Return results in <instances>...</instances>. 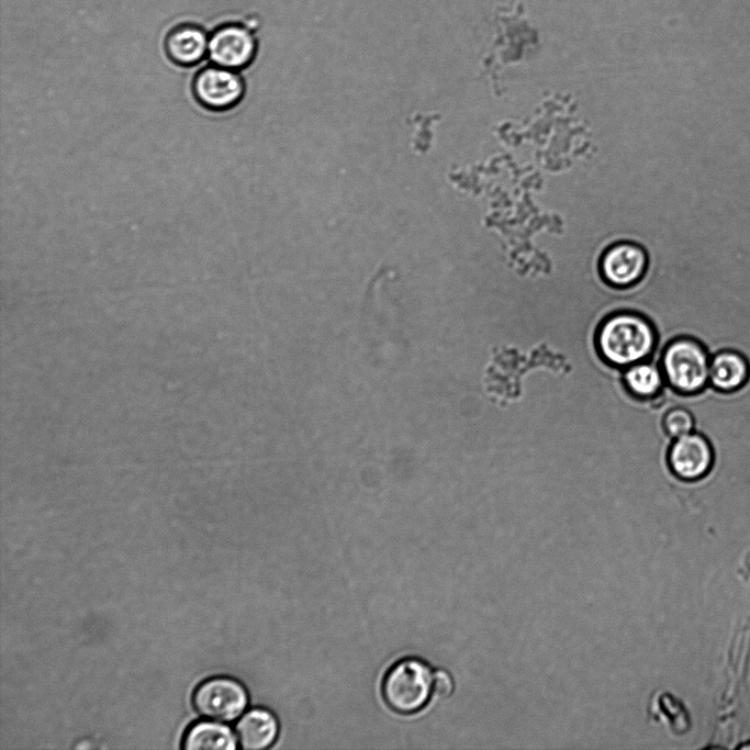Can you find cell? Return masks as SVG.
<instances>
[{"label": "cell", "instance_id": "cell-7", "mask_svg": "<svg viewBox=\"0 0 750 750\" xmlns=\"http://www.w3.org/2000/svg\"><path fill=\"white\" fill-rule=\"evenodd\" d=\"M672 473L687 483L705 478L714 464V450L708 438L691 432L672 440L668 451Z\"/></svg>", "mask_w": 750, "mask_h": 750}, {"label": "cell", "instance_id": "cell-3", "mask_svg": "<svg viewBox=\"0 0 750 750\" xmlns=\"http://www.w3.org/2000/svg\"><path fill=\"white\" fill-rule=\"evenodd\" d=\"M434 674L430 668L415 658L403 659L387 672L382 695L388 706L400 714L421 710L433 694Z\"/></svg>", "mask_w": 750, "mask_h": 750}, {"label": "cell", "instance_id": "cell-11", "mask_svg": "<svg viewBox=\"0 0 750 750\" xmlns=\"http://www.w3.org/2000/svg\"><path fill=\"white\" fill-rule=\"evenodd\" d=\"M279 734L276 716L266 708H253L236 725V738L245 750H264L272 746Z\"/></svg>", "mask_w": 750, "mask_h": 750}, {"label": "cell", "instance_id": "cell-2", "mask_svg": "<svg viewBox=\"0 0 750 750\" xmlns=\"http://www.w3.org/2000/svg\"><path fill=\"white\" fill-rule=\"evenodd\" d=\"M710 357L694 336H679L663 350L661 369L665 382L678 393L694 396L709 383Z\"/></svg>", "mask_w": 750, "mask_h": 750}, {"label": "cell", "instance_id": "cell-15", "mask_svg": "<svg viewBox=\"0 0 750 750\" xmlns=\"http://www.w3.org/2000/svg\"><path fill=\"white\" fill-rule=\"evenodd\" d=\"M454 691V681L450 674L444 670L434 673L433 693L437 697H448Z\"/></svg>", "mask_w": 750, "mask_h": 750}, {"label": "cell", "instance_id": "cell-8", "mask_svg": "<svg viewBox=\"0 0 750 750\" xmlns=\"http://www.w3.org/2000/svg\"><path fill=\"white\" fill-rule=\"evenodd\" d=\"M257 43L251 32L238 24L217 27L209 37V57L214 65L242 70L255 58Z\"/></svg>", "mask_w": 750, "mask_h": 750}, {"label": "cell", "instance_id": "cell-6", "mask_svg": "<svg viewBox=\"0 0 750 750\" xmlns=\"http://www.w3.org/2000/svg\"><path fill=\"white\" fill-rule=\"evenodd\" d=\"M246 92L242 76L217 65L198 71L192 81V93L205 109L222 112L240 103Z\"/></svg>", "mask_w": 750, "mask_h": 750}, {"label": "cell", "instance_id": "cell-5", "mask_svg": "<svg viewBox=\"0 0 750 750\" xmlns=\"http://www.w3.org/2000/svg\"><path fill=\"white\" fill-rule=\"evenodd\" d=\"M192 703L202 717L228 723L244 713L248 704V695L238 681L230 678H213L197 687Z\"/></svg>", "mask_w": 750, "mask_h": 750}, {"label": "cell", "instance_id": "cell-9", "mask_svg": "<svg viewBox=\"0 0 750 750\" xmlns=\"http://www.w3.org/2000/svg\"><path fill=\"white\" fill-rule=\"evenodd\" d=\"M165 51L168 58L176 65L191 67L200 63L208 53L209 37L197 25H179L166 36Z\"/></svg>", "mask_w": 750, "mask_h": 750}, {"label": "cell", "instance_id": "cell-4", "mask_svg": "<svg viewBox=\"0 0 750 750\" xmlns=\"http://www.w3.org/2000/svg\"><path fill=\"white\" fill-rule=\"evenodd\" d=\"M597 268L604 283L614 289H628L645 279L649 256L640 244L619 240L603 250Z\"/></svg>", "mask_w": 750, "mask_h": 750}, {"label": "cell", "instance_id": "cell-14", "mask_svg": "<svg viewBox=\"0 0 750 750\" xmlns=\"http://www.w3.org/2000/svg\"><path fill=\"white\" fill-rule=\"evenodd\" d=\"M662 426L665 433L672 439H675L693 432L695 427V417L686 406L675 405L664 413Z\"/></svg>", "mask_w": 750, "mask_h": 750}, {"label": "cell", "instance_id": "cell-1", "mask_svg": "<svg viewBox=\"0 0 750 750\" xmlns=\"http://www.w3.org/2000/svg\"><path fill=\"white\" fill-rule=\"evenodd\" d=\"M657 335L652 324L642 315L618 312L606 317L596 334L602 357L614 366L628 367L650 358Z\"/></svg>", "mask_w": 750, "mask_h": 750}, {"label": "cell", "instance_id": "cell-13", "mask_svg": "<svg viewBox=\"0 0 750 750\" xmlns=\"http://www.w3.org/2000/svg\"><path fill=\"white\" fill-rule=\"evenodd\" d=\"M236 741V736L228 727L213 723H199L189 729L182 747L184 749L234 750Z\"/></svg>", "mask_w": 750, "mask_h": 750}, {"label": "cell", "instance_id": "cell-10", "mask_svg": "<svg viewBox=\"0 0 750 750\" xmlns=\"http://www.w3.org/2000/svg\"><path fill=\"white\" fill-rule=\"evenodd\" d=\"M750 378V365L741 352L723 349L710 357L709 384L717 391L732 393L746 385Z\"/></svg>", "mask_w": 750, "mask_h": 750}, {"label": "cell", "instance_id": "cell-12", "mask_svg": "<svg viewBox=\"0 0 750 750\" xmlns=\"http://www.w3.org/2000/svg\"><path fill=\"white\" fill-rule=\"evenodd\" d=\"M624 382L631 394L649 400L661 392L665 379L660 367L645 360L626 367Z\"/></svg>", "mask_w": 750, "mask_h": 750}]
</instances>
